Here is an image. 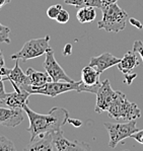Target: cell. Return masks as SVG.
Listing matches in <instances>:
<instances>
[{
	"mask_svg": "<svg viewBox=\"0 0 143 151\" xmlns=\"http://www.w3.org/2000/svg\"><path fill=\"white\" fill-rule=\"evenodd\" d=\"M24 111L27 114L29 121V127L27 132L31 134V140L34 141L39 135L45 133H53L61 130V127L67 123L69 114L66 109L54 106L46 115L38 114L29 108L27 104L24 106Z\"/></svg>",
	"mask_w": 143,
	"mask_h": 151,
	"instance_id": "obj_1",
	"label": "cell"
},
{
	"mask_svg": "<svg viewBox=\"0 0 143 151\" xmlns=\"http://www.w3.org/2000/svg\"><path fill=\"white\" fill-rule=\"evenodd\" d=\"M100 85L96 86H88L85 85L81 80L76 82H67V81H50L47 84H45L43 87H33L32 85H25L22 86L25 90L29 92L31 94H43V96H48L51 97H56L57 96L64 92L68 91H77V92H91V93L96 94L98 92V89Z\"/></svg>",
	"mask_w": 143,
	"mask_h": 151,
	"instance_id": "obj_2",
	"label": "cell"
},
{
	"mask_svg": "<svg viewBox=\"0 0 143 151\" xmlns=\"http://www.w3.org/2000/svg\"><path fill=\"white\" fill-rule=\"evenodd\" d=\"M101 12L103 17L98 22V27L100 29H105L108 32H119L125 29L128 13L117 3L103 6Z\"/></svg>",
	"mask_w": 143,
	"mask_h": 151,
	"instance_id": "obj_3",
	"label": "cell"
},
{
	"mask_svg": "<svg viewBox=\"0 0 143 151\" xmlns=\"http://www.w3.org/2000/svg\"><path fill=\"white\" fill-rule=\"evenodd\" d=\"M110 118L116 121H132L141 117V111L135 103H131L127 99L125 93L117 90V96L109 110L107 111Z\"/></svg>",
	"mask_w": 143,
	"mask_h": 151,
	"instance_id": "obj_4",
	"label": "cell"
},
{
	"mask_svg": "<svg viewBox=\"0 0 143 151\" xmlns=\"http://www.w3.org/2000/svg\"><path fill=\"white\" fill-rule=\"evenodd\" d=\"M50 36L47 35L45 38L42 39H34L29 40L22 46V50L17 54L11 56L12 60H27L34 59V58L41 57L45 55L46 52L51 48L50 47Z\"/></svg>",
	"mask_w": 143,
	"mask_h": 151,
	"instance_id": "obj_5",
	"label": "cell"
},
{
	"mask_svg": "<svg viewBox=\"0 0 143 151\" xmlns=\"http://www.w3.org/2000/svg\"><path fill=\"white\" fill-rule=\"evenodd\" d=\"M103 126L109 132L110 141L109 147L114 149L121 141L125 140L126 138L131 137L132 134L138 131V128L136 126V120L129 121L127 123H105Z\"/></svg>",
	"mask_w": 143,
	"mask_h": 151,
	"instance_id": "obj_6",
	"label": "cell"
},
{
	"mask_svg": "<svg viewBox=\"0 0 143 151\" xmlns=\"http://www.w3.org/2000/svg\"><path fill=\"white\" fill-rule=\"evenodd\" d=\"M96 101L94 106V111L98 114H101L103 111H107L115 101L117 96V90L112 88L110 81L106 79L103 82L101 83L100 87L96 92Z\"/></svg>",
	"mask_w": 143,
	"mask_h": 151,
	"instance_id": "obj_7",
	"label": "cell"
},
{
	"mask_svg": "<svg viewBox=\"0 0 143 151\" xmlns=\"http://www.w3.org/2000/svg\"><path fill=\"white\" fill-rule=\"evenodd\" d=\"M46 58L43 63L44 69L46 70L53 81H67V82H72V78H70L64 71V69L59 65L54 57V51L52 48L46 52Z\"/></svg>",
	"mask_w": 143,
	"mask_h": 151,
	"instance_id": "obj_8",
	"label": "cell"
},
{
	"mask_svg": "<svg viewBox=\"0 0 143 151\" xmlns=\"http://www.w3.org/2000/svg\"><path fill=\"white\" fill-rule=\"evenodd\" d=\"M53 145L55 151H88L91 146L85 142L70 141L64 136L62 130L53 132Z\"/></svg>",
	"mask_w": 143,
	"mask_h": 151,
	"instance_id": "obj_9",
	"label": "cell"
},
{
	"mask_svg": "<svg viewBox=\"0 0 143 151\" xmlns=\"http://www.w3.org/2000/svg\"><path fill=\"white\" fill-rule=\"evenodd\" d=\"M11 85L13 86L14 91L7 93L5 99H3L0 101L2 104H5L6 106L10 109H22L24 110V106L27 104L31 93L24 88L17 85L14 82H11Z\"/></svg>",
	"mask_w": 143,
	"mask_h": 151,
	"instance_id": "obj_10",
	"label": "cell"
},
{
	"mask_svg": "<svg viewBox=\"0 0 143 151\" xmlns=\"http://www.w3.org/2000/svg\"><path fill=\"white\" fill-rule=\"evenodd\" d=\"M25 111L22 109H10L0 106V125L14 128L22 124Z\"/></svg>",
	"mask_w": 143,
	"mask_h": 151,
	"instance_id": "obj_11",
	"label": "cell"
},
{
	"mask_svg": "<svg viewBox=\"0 0 143 151\" xmlns=\"http://www.w3.org/2000/svg\"><path fill=\"white\" fill-rule=\"evenodd\" d=\"M120 61H121V59L117 58L116 56L111 54V53H103V54L96 56V57H91L88 65L93 67L96 71H98L101 74L105 70L117 65Z\"/></svg>",
	"mask_w": 143,
	"mask_h": 151,
	"instance_id": "obj_12",
	"label": "cell"
},
{
	"mask_svg": "<svg viewBox=\"0 0 143 151\" xmlns=\"http://www.w3.org/2000/svg\"><path fill=\"white\" fill-rule=\"evenodd\" d=\"M29 151H55L53 145V133H45L38 136V139L29 142V146L25 147Z\"/></svg>",
	"mask_w": 143,
	"mask_h": 151,
	"instance_id": "obj_13",
	"label": "cell"
},
{
	"mask_svg": "<svg viewBox=\"0 0 143 151\" xmlns=\"http://www.w3.org/2000/svg\"><path fill=\"white\" fill-rule=\"evenodd\" d=\"M27 75L29 76V85H32L33 87H43L45 84H47L50 81H53L52 78L50 77V75L47 72H41L37 71L34 68L29 67L27 70Z\"/></svg>",
	"mask_w": 143,
	"mask_h": 151,
	"instance_id": "obj_14",
	"label": "cell"
},
{
	"mask_svg": "<svg viewBox=\"0 0 143 151\" xmlns=\"http://www.w3.org/2000/svg\"><path fill=\"white\" fill-rule=\"evenodd\" d=\"M139 60L137 59V56H136V53L135 52H128L124 55V57L121 59V61L117 64L118 66V69L122 73L126 74V73H129L135 68V67L139 66Z\"/></svg>",
	"mask_w": 143,
	"mask_h": 151,
	"instance_id": "obj_15",
	"label": "cell"
},
{
	"mask_svg": "<svg viewBox=\"0 0 143 151\" xmlns=\"http://www.w3.org/2000/svg\"><path fill=\"white\" fill-rule=\"evenodd\" d=\"M7 80L10 82H14L15 84L18 86L22 87L25 85H29V76L27 75V73H24L22 71V69L20 68L19 64H18V60H15V65L12 69H11L10 73L7 76Z\"/></svg>",
	"mask_w": 143,
	"mask_h": 151,
	"instance_id": "obj_16",
	"label": "cell"
},
{
	"mask_svg": "<svg viewBox=\"0 0 143 151\" xmlns=\"http://www.w3.org/2000/svg\"><path fill=\"white\" fill-rule=\"evenodd\" d=\"M100 75V72L96 71L93 67L88 65V66L84 67L81 70V81L85 85H88V86L101 85Z\"/></svg>",
	"mask_w": 143,
	"mask_h": 151,
	"instance_id": "obj_17",
	"label": "cell"
},
{
	"mask_svg": "<svg viewBox=\"0 0 143 151\" xmlns=\"http://www.w3.org/2000/svg\"><path fill=\"white\" fill-rule=\"evenodd\" d=\"M78 22L80 24H87V22H93L96 17V8L91 6H83V7L78 8L76 13Z\"/></svg>",
	"mask_w": 143,
	"mask_h": 151,
	"instance_id": "obj_18",
	"label": "cell"
},
{
	"mask_svg": "<svg viewBox=\"0 0 143 151\" xmlns=\"http://www.w3.org/2000/svg\"><path fill=\"white\" fill-rule=\"evenodd\" d=\"M15 146L12 141H10L4 136H0V151H14Z\"/></svg>",
	"mask_w": 143,
	"mask_h": 151,
	"instance_id": "obj_19",
	"label": "cell"
},
{
	"mask_svg": "<svg viewBox=\"0 0 143 151\" xmlns=\"http://www.w3.org/2000/svg\"><path fill=\"white\" fill-rule=\"evenodd\" d=\"M9 34H10V29L8 27H5V25L0 24V43L10 44Z\"/></svg>",
	"mask_w": 143,
	"mask_h": 151,
	"instance_id": "obj_20",
	"label": "cell"
},
{
	"mask_svg": "<svg viewBox=\"0 0 143 151\" xmlns=\"http://www.w3.org/2000/svg\"><path fill=\"white\" fill-rule=\"evenodd\" d=\"M62 9L61 4H56V5H51L49 8L47 9V15L51 19H56L58 16L59 12Z\"/></svg>",
	"mask_w": 143,
	"mask_h": 151,
	"instance_id": "obj_21",
	"label": "cell"
},
{
	"mask_svg": "<svg viewBox=\"0 0 143 151\" xmlns=\"http://www.w3.org/2000/svg\"><path fill=\"white\" fill-rule=\"evenodd\" d=\"M69 18H70V16H69V12L67 10H65L64 8L61 9V11L59 12L58 16H57V18L55 20H56L58 24H67L69 22Z\"/></svg>",
	"mask_w": 143,
	"mask_h": 151,
	"instance_id": "obj_22",
	"label": "cell"
},
{
	"mask_svg": "<svg viewBox=\"0 0 143 151\" xmlns=\"http://www.w3.org/2000/svg\"><path fill=\"white\" fill-rule=\"evenodd\" d=\"M133 52H135L136 54H139L143 61V43L141 41L134 42V44H133Z\"/></svg>",
	"mask_w": 143,
	"mask_h": 151,
	"instance_id": "obj_23",
	"label": "cell"
},
{
	"mask_svg": "<svg viewBox=\"0 0 143 151\" xmlns=\"http://www.w3.org/2000/svg\"><path fill=\"white\" fill-rule=\"evenodd\" d=\"M85 6H91L94 8H103V1L101 0H84Z\"/></svg>",
	"mask_w": 143,
	"mask_h": 151,
	"instance_id": "obj_24",
	"label": "cell"
},
{
	"mask_svg": "<svg viewBox=\"0 0 143 151\" xmlns=\"http://www.w3.org/2000/svg\"><path fill=\"white\" fill-rule=\"evenodd\" d=\"M66 4H69V5H73L77 8L83 7L85 6V2L84 0H64Z\"/></svg>",
	"mask_w": 143,
	"mask_h": 151,
	"instance_id": "obj_25",
	"label": "cell"
},
{
	"mask_svg": "<svg viewBox=\"0 0 143 151\" xmlns=\"http://www.w3.org/2000/svg\"><path fill=\"white\" fill-rule=\"evenodd\" d=\"M136 77H137V74H136V73H133L132 71L129 72V73H126V74H125V79H124V82H125L126 84L130 85L131 83L133 82V80H134Z\"/></svg>",
	"mask_w": 143,
	"mask_h": 151,
	"instance_id": "obj_26",
	"label": "cell"
},
{
	"mask_svg": "<svg viewBox=\"0 0 143 151\" xmlns=\"http://www.w3.org/2000/svg\"><path fill=\"white\" fill-rule=\"evenodd\" d=\"M131 138L135 139L138 143H140V144H142V145H143V130H140V131L135 132L134 134H132V135H131Z\"/></svg>",
	"mask_w": 143,
	"mask_h": 151,
	"instance_id": "obj_27",
	"label": "cell"
},
{
	"mask_svg": "<svg viewBox=\"0 0 143 151\" xmlns=\"http://www.w3.org/2000/svg\"><path fill=\"white\" fill-rule=\"evenodd\" d=\"M129 22H130L132 25H134V27H137L138 29H143V25L141 22H139V20H137V19H135V18H133V17H131V18H129Z\"/></svg>",
	"mask_w": 143,
	"mask_h": 151,
	"instance_id": "obj_28",
	"label": "cell"
},
{
	"mask_svg": "<svg viewBox=\"0 0 143 151\" xmlns=\"http://www.w3.org/2000/svg\"><path fill=\"white\" fill-rule=\"evenodd\" d=\"M71 53H72V45L71 44H67L64 47L63 51H62V54H63V56H69Z\"/></svg>",
	"mask_w": 143,
	"mask_h": 151,
	"instance_id": "obj_29",
	"label": "cell"
},
{
	"mask_svg": "<svg viewBox=\"0 0 143 151\" xmlns=\"http://www.w3.org/2000/svg\"><path fill=\"white\" fill-rule=\"evenodd\" d=\"M7 93L5 91V88H4V83L3 81H0V101H2L3 99H5Z\"/></svg>",
	"mask_w": 143,
	"mask_h": 151,
	"instance_id": "obj_30",
	"label": "cell"
},
{
	"mask_svg": "<svg viewBox=\"0 0 143 151\" xmlns=\"http://www.w3.org/2000/svg\"><path fill=\"white\" fill-rule=\"evenodd\" d=\"M67 123H70V124H72L73 126L76 127V128H79L82 125V122L80 120H78V119H70V118H68Z\"/></svg>",
	"mask_w": 143,
	"mask_h": 151,
	"instance_id": "obj_31",
	"label": "cell"
},
{
	"mask_svg": "<svg viewBox=\"0 0 143 151\" xmlns=\"http://www.w3.org/2000/svg\"><path fill=\"white\" fill-rule=\"evenodd\" d=\"M101 1H103V5L106 6V5H109V4H112V3H117L119 0H101Z\"/></svg>",
	"mask_w": 143,
	"mask_h": 151,
	"instance_id": "obj_32",
	"label": "cell"
},
{
	"mask_svg": "<svg viewBox=\"0 0 143 151\" xmlns=\"http://www.w3.org/2000/svg\"><path fill=\"white\" fill-rule=\"evenodd\" d=\"M5 65V60H4L3 54H2V51L0 50V67H3Z\"/></svg>",
	"mask_w": 143,
	"mask_h": 151,
	"instance_id": "obj_33",
	"label": "cell"
},
{
	"mask_svg": "<svg viewBox=\"0 0 143 151\" xmlns=\"http://www.w3.org/2000/svg\"><path fill=\"white\" fill-rule=\"evenodd\" d=\"M11 0H0V8L2 7V6H4L5 4H7V3H9Z\"/></svg>",
	"mask_w": 143,
	"mask_h": 151,
	"instance_id": "obj_34",
	"label": "cell"
},
{
	"mask_svg": "<svg viewBox=\"0 0 143 151\" xmlns=\"http://www.w3.org/2000/svg\"><path fill=\"white\" fill-rule=\"evenodd\" d=\"M4 80H7V78H6V77H3V76L0 75V81H4Z\"/></svg>",
	"mask_w": 143,
	"mask_h": 151,
	"instance_id": "obj_35",
	"label": "cell"
},
{
	"mask_svg": "<svg viewBox=\"0 0 143 151\" xmlns=\"http://www.w3.org/2000/svg\"><path fill=\"white\" fill-rule=\"evenodd\" d=\"M0 75H1V74H0ZM1 76H2V75H1Z\"/></svg>",
	"mask_w": 143,
	"mask_h": 151,
	"instance_id": "obj_36",
	"label": "cell"
}]
</instances>
